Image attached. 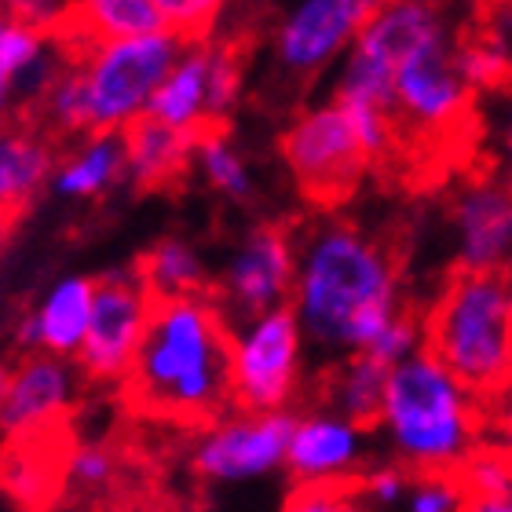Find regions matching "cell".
<instances>
[{"mask_svg":"<svg viewBox=\"0 0 512 512\" xmlns=\"http://www.w3.org/2000/svg\"><path fill=\"white\" fill-rule=\"evenodd\" d=\"M110 476H114V458L103 447H81L66 461V480L85 491H99Z\"/></svg>","mask_w":512,"mask_h":512,"instance_id":"obj_35","label":"cell"},{"mask_svg":"<svg viewBox=\"0 0 512 512\" xmlns=\"http://www.w3.org/2000/svg\"><path fill=\"white\" fill-rule=\"evenodd\" d=\"M74 399V370L59 355H22L4 377L0 417L11 443L41 439Z\"/></svg>","mask_w":512,"mask_h":512,"instance_id":"obj_14","label":"cell"},{"mask_svg":"<svg viewBox=\"0 0 512 512\" xmlns=\"http://www.w3.org/2000/svg\"><path fill=\"white\" fill-rule=\"evenodd\" d=\"M465 512H512V498H469Z\"/></svg>","mask_w":512,"mask_h":512,"instance_id":"obj_37","label":"cell"},{"mask_svg":"<svg viewBox=\"0 0 512 512\" xmlns=\"http://www.w3.org/2000/svg\"><path fill=\"white\" fill-rule=\"evenodd\" d=\"M297 286V238L286 227H253L227 256L216 297L224 315L249 322L256 315L286 308Z\"/></svg>","mask_w":512,"mask_h":512,"instance_id":"obj_11","label":"cell"},{"mask_svg":"<svg viewBox=\"0 0 512 512\" xmlns=\"http://www.w3.org/2000/svg\"><path fill=\"white\" fill-rule=\"evenodd\" d=\"M366 425L337 410H315L297 417L289 439L286 465L297 476V487H344L363 476Z\"/></svg>","mask_w":512,"mask_h":512,"instance_id":"obj_13","label":"cell"},{"mask_svg":"<svg viewBox=\"0 0 512 512\" xmlns=\"http://www.w3.org/2000/svg\"><path fill=\"white\" fill-rule=\"evenodd\" d=\"M502 96V125H498V143H502V183L512 194V85L498 92Z\"/></svg>","mask_w":512,"mask_h":512,"instance_id":"obj_36","label":"cell"},{"mask_svg":"<svg viewBox=\"0 0 512 512\" xmlns=\"http://www.w3.org/2000/svg\"><path fill=\"white\" fill-rule=\"evenodd\" d=\"M187 41L161 30L125 41H96L77 52L92 132H128L147 118L150 103L180 63Z\"/></svg>","mask_w":512,"mask_h":512,"instance_id":"obj_5","label":"cell"},{"mask_svg":"<svg viewBox=\"0 0 512 512\" xmlns=\"http://www.w3.org/2000/svg\"><path fill=\"white\" fill-rule=\"evenodd\" d=\"M70 11H74V0H4V15L15 22H26V26H37V30L59 33L70 22Z\"/></svg>","mask_w":512,"mask_h":512,"instance_id":"obj_34","label":"cell"},{"mask_svg":"<svg viewBox=\"0 0 512 512\" xmlns=\"http://www.w3.org/2000/svg\"><path fill=\"white\" fill-rule=\"evenodd\" d=\"M377 421L406 469L458 472L480 450V395L428 348L392 370Z\"/></svg>","mask_w":512,"mask_h":512,"instance_id":"obj_3","label":"cell"},{"mask_svg":"<svg viewBox=\"0 0 512 512\" xmlns=\"http://www.w3.org/2000/svg\"><path fill=\"white\" fill-rule=\"evenodd\" d=\"M458 70L469 81V88L480 92H502L512 85V55L502 41L494 37H472L458 48Z\"/></svg>","mask_w":512,"mask_h":512,"instance_id":"obj_26","label":"cell"},{"mask_svg":"<svg viewBox=\"0 0 512 512\" xmlns=\"http://www.w3.org/2000/svg\"><path fill=\"white\" fill-rule=\"evenodd\" d=\"M59 158H55L52 136L44 128L19 121L0 139V205L4 216H19L30 209L44 183L55 180Z\"/></svg>","mask_w":512,"mask_h":512,"instance_id":"obj_18","label":"cell"},{"mask_svg":"<svg viewBox=\"0 0 512 512\" xmlns=\"http://www.w3.org/2000/svg\"><path fill=\"white\" fill-rule=\"evenodd\" d=\"M278 147L300 191L322 205L348 198L359 187L363 172L374 165L355 125L333 96L326 103L300 110L282 128Z\"/></svg>","mask_w":512,"mask_h":512,"instance_id":"obj_6","label":"cell"},{"mask_svg":"<svg viewBox=\"0 0 512 512\" xmlns=\"http://www.w3.org/2000/svg\"><path fill=\"white\" fill-rule=\"evenodd\" d=\"M55 472H48L41 465V450H37V439L30 443H15V450L8 454V469H4V483H8V494L19 505H41L44 491L52 487Z\"/></svg>","mask_w":512,"mask_h":512,"instance_id":"obj_31","label":"cell"},{"mask_svg":"<svg viewBox=\"0 0 512 512\" xmlns=\"http://www.w3.org/2000/svg\"><path fill=\"white\" fill-rule=\"evenodd\" d=\"M92 308H96V282L92 278H63L55 282L37 308L26 311L15 322V344L22 355H77L92 326Z\"/></svg>","mask_w":512,"mask_h":512,"instance_id":"obj_16","label":"cell"},{"mask_svg":"<svg viewBox=\"0 0 512 512\" xmlns=\"http://www.w3.org/2000/svg\"><path fill=\"white\" fill-rule=\"evenodd\" d=\"M154 297L139 271H110L96 282L92 326L77 352V363L92 381H125L147 341Z\"/></svg>","mask_w":512,"mask_h":512,"instance_id":"obj_10","label":"cell"},{"mask_svg":"<svg viewBox=\"0 0 512 512\" xmlns=\"http://www.w3.org/2000/svg\"><path fill=\"white\" fill-rule=\"evenodd\" d=\"M417 337H425V333H417V322H414V315H399V319L388 326V330L377 337L374 344H370V352L366 355H374L377 363H384V366H399V363H406L410 355H417Z\"/></svg>","mask_w":512,"mask_h":512,"instance_id":"obj_33","label":"cell"},{"mask_svg":"<svg viewBox=\"0 0 512 512\" xmlns=\"http://www.w3.org/2000/svg\"><path fill=\"white\" fill-rule=\"evenodd\" d=\"M282 512H366L352 483L344 487H293Z\"/></svg>","mask_w":512,"mask_h":512,"instance_id":"obj_32","label":"cell"},{"mask_svg":"<svg viewBox=\"0 0 512 512\" xmlns=\"http://www.w3.org/2000/svg\"><path fill=\"white\" fill-rule=\"evenodd\" d=\"M304 330L293 308L238 322L231 330V403L242 414H278L297 392Z\"/></svg>","mask_w":512,"mask_h":512,"instance_id":"obj_7","label":"cell"},{"mask_svg":"<svg viewBox=\"0 0 512 512\" xmlns=\"http://www.w3.org/2000/svg\"><path fill=\"white\" fill-rule=\"evenodd\" d=\"M469 487L458 472H417L410 469L403 505L395 512H465Z\"/></svg>","mask_w":512,"mask_h":512,"instance_id":"obj_28","label":"cell"},{"mask_svg":"<svg viewBox=\"0 0 512 512\" xmlns=\"http://www.w3.org/2000/svg\"><path fill=\"white\" fill-rule=\"evenodd\" d=\"M502 447H505V450H509V454H512V410H509V414L502 417Z\"/></svg>","mask_w":512,"mask_h":512,"instance_id":"obj_38","label":"cell"},{"mask_svg":"<svg viewBox=\"0 0 512 512\" xmlns=\"http://www.w3.org/2000/svg\"><path fill=\"white\" fill-rule=\"evenodd\" d=\"M425 348L469 392L498 395L512 384V275L454 271L432 300Z\"/></svg>","mask_w":512,"mask_h":512,"instance_id":"obj_4","label":"cell"},{"mask_svg":"<svg viewBox=\"0 0 512 512\" xmlns=\"http://www.w3.org/2000/svg\"><path fill=\"white\" fill-rule=\"evenodd\" d=\"M128 399L165 421H216L231 403V330L220 300H154Z\"/></svg>","mask_w":512,"mask_h":512,"instance_id":"obj_2","label":"cell"},{"mask_svg":"<svg viewBox=\"0 0 512 512\" xmlns=\"http://www.w3.org/2000/svg\"><path fill=\"white\" fill-rule=\"evenodd\" d=\"M388 377H392V366L377 363L374 355H366V352L330 366V374H326V399H330V410L352 417L359 425H370V421L381 417Z\"/></svg>","mask_w":512,"mask_h":512,"instance_id":"obj_23","label":"cell"},{"mask_svg":"<svg viewBox=\"0 0 512 512\" xmlns=\"http://www.w3.org/2000/svg\"><path fill=\"white\" fill-rule=\"evenodd\" d=\"M458 235L461 271H494L509 275L512 264V194L505 183L476 180L458 191L450 205Z\"/></svg>","mask_w":512,"mask_h":512,"instance_id":"obj_15","label":"cell"},{"mask_svg":"<svg viewBox=\"0 0 512 512\" xmlns=\"http://www.w3.org/2000/svg\"><path fill=\"white\" fill-rule=\"evenodd\" d=\"M194 139L187 132L143 118L125 132L128 150V183L139 191H161L194 165Z\"/></svg>","mask_w":512,"mask_h":512,"instance_id":"obj_20","label":"cell"},{"mask_svg":"<svg viewBox=\"0 0 512 512\" xmlns=\"http://www.w3.org/2000/svg\"><path fill=\"white\" fill-rule=\"evenodd\" d=\"M476 92L458 70L447 37L417 48L395 70V121L403 136H454L469 125Z\"/></svg>","mask_w":512,"mask_h":512,"instance_id":"obj_8","label":"cell"},{"mask_svg":"<svg viewBox=\"0 0 512 512\" xmlns=\"http://www.w3.org/2000/svg\"><path fill=\"white\" fill-rule=\"evenodd\" d=\"M209 66H213V37L187 44L180 63L172 66V74L158 88L147 118L176 128V132H187V136L213 128L209 125Z\"/></svg>","mask_w":512,"mask_h":512,"instance_id":"obj_19","label":"cell"},{"mask_svg":"<svg viewBox=\"0 0 512 512\" xmlns=\"http://www.w3.org/2000/svg\"><path fill=\"white\" fill-rule=\"evenodd\" d=\"M194 169L202 172V180L213 187L216 194H224L231 202H246L253 194V176L235 143L227 139L224 128H205L194 139Z\"/></svg>","mask_w":512,"mask_h":512,"instance_id":"obj_25","label":"cell"},{"mask_svg":"<svg viewBox=\"0 0 512 512\" xmlns=\"http://www.w3.org/2000/svg\"><path fill=\"white\" fill-rule=\"evenodd\" d=\"M121 180H128L125 132H92L59 161L52 191L63 198H99Z\"/></svg>","mask_w":512,"mask_h":512,"instance_id":"obj_21","label":"cell"},{"mask_svg":"<svg viewBox=\"0 0 512 512\" xmlns=\"http://www.w3.org/2000/svg\"><path fill=\"white\" fill-rule=\"evenodd\" d=\"M443 19H439L436 4L428 0H388L377 19L363 30V37L355 41L352 52L374 59V63L399 70L403 59L425 48L432 41H443Z\"/></svg>","mask_w":512,"mask_h":512,"instance_id":"obj_17","label":"cell"},{"mask_svg":"<svg viewBox=\"0 0 512 512\" xmlns=\"http://www.w3.org/2000/svg\"><path fill=\"white\" fill-rule=\"evenodd\" d=\"M246 85V63H242V48L231 41H216L213 37V66H209V125L224 128L231 110L238 107Z\"/></svg>","mask_w":512,"mask_h":512,"instance_id":"obj_27","label":"cell"},{"mask_svg":"<svg viewBox=\"0 0 512 512\" xmlns=\"http://www.w3.org/2000/svg\"><path fill=\"white\" fill-rule=\"evenodd\" d=\"M161 30L165 22L150 0H74L70 22L59 30V37L74 48H88L96 41H125Z\"/></svg>","mask_w":512,"mask_h":512,"instance_id":"obj_22","label":"cell"},{"mask_svg":"<svg viewBox=\"0 0 512 512\" xmlns=\"http://www.w3.org/2000/svg\"><path fill=\"white\" fill-rule=\"evenodd\" d=\"M388 0H300L275 33L278 74L300 85L322 74L337 55L352 52Z\"/></svg>","mask_w":512,"mask_h":512,"instance_id":"obj_9","label":"cell"},{"mask_svg":"<svg viewBox=\"0 0 512 512\" xmlns=\"http://www.w3.org/2000/svg\"><path fill=\"white\" fill-rule=\"evenodd\" d=\"M136 271L154 300L198 297V293H205L202 256L194 253L187 242H180V238H161L158 246H150Z\"/></svg>","mask_w":512,"mask_h":512,"instance_id":"obj_24","label":"cell"},{"mask_svg":"<svg viewBox=\"0 0 512 512\" xmlns=\"http://www.w3.org/2000/svg\"><path fill=\"white\" fill-rule=\"evenodd\" d=\"M458 476L472 498H512V454L505 447H480Z\"/></svg>","mask_w":512,"mask_h":512,"instance_id":"obj_30","label":"cell"},{"mask_svg":"<svg viewBox=\"0 0 512 512\" xmlns=\"http://www.w3.org/2000/svg\"><path fill=\"white\" fill-rule=\"evenodd\" d=\"M297 417L278 414H235L220 425H209L205 436L194 443V469L205 480L238 483L267 476L271 469L286 465L289 439H293Z\"/></svg>","mask_w":512,"mask_h":512,"instance_id":"obj_12","label":"cell"},{"mask_svg":"<svg viewBox=\"0 0 512 512\" xmlns=\"http://www.w3.org/2000/svg\"><path fill=\"white\" fill-rule=\"evenodd\" d=\"M289 308L322 363H344L403 315L399 264L381 238L348 220H319L297 238V286Z\"/></svg>","mask_w":512,"mask_h":512,"instance_id":"obj_1","label":"cell"},{"mask_svg":"<svg viewBox=\"0 0 512 512\" xmlns=\"http://www.w3.org/2000/svg\"><path fill=\"white\" fill-rule=\"evenodd\" d=\"M154 11L161 15L165 30L183 37V41H209L213 37L216 19L224 15L231 0H150Z\"/></svg>","mask_w":512,"mask_h":512,"instance_id":"obj_29","label":"cell"}]
</instances>
